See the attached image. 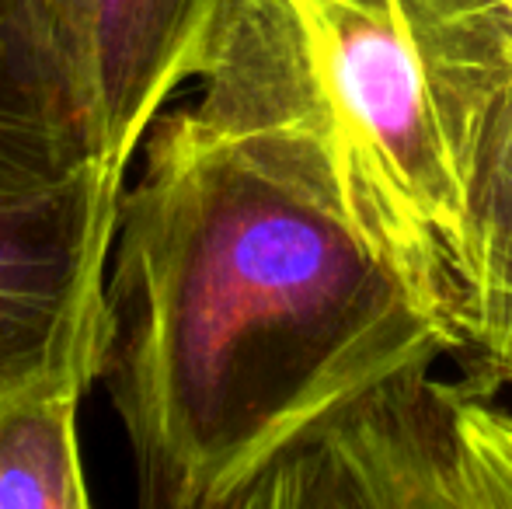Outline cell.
Masks as SVG:
<instances>
[{"mask_svg":"<svg viewBox=\"0 0 512 509\" xmlns=\"http://www.w3.org/2000/svg\"><path fill=\"white\" fill-rule=\"evenodd\" d=\"M95 367H56L0 394V509H84L77 412Z\"/></svg>","mask_w":512,"mask_h":509,"instance_id":"obj_8","label":"cell"},{"mask_svg":"<svg viewBox=\"0 0 512 509\" xmlns=\"http://www.w3.org/2000/svg\"><path fill=\"white\" fill-rule=\"evenodd\" d=\"M499 4H502V11H506V18L512 21V0H499Z\"/></svg>","mask_w":512,"mask_h":509,"instance_id":"obj_10","label":"cell"},{"mask_svg":"<svg viewBox=\"0 0 512 509\" xmlns=\"http://www.w3.org/2000/svg\"><path fill=\"white\" fill-rule=\"evenodd\" d=\"M91 157L126 175L168 98L196 77L223 0H39Z\"/></svg>","mask_w":512,"mask_h":509,"instance_id":"obj_5","label":"cell"},{"mask_svg":"<svg viewBox=\"0 0 512 509\" xmlns=\"http://www.w3.org/2000/svg\"><path fill=\"white\" fill-rule=\"evenodd\" d=\"M464 381L418 367L345 408L265 468L234 509H471L460 405Z\"/></svg>","mask_w":512,"mask_h":509,"instance_id":"obj_3","label":"cell"},{"mask_svg":"<svg viewBox=\"0 0 512 509\" xmlns=\"http://www.w3.org/2000/svg\"><path fill=\"white\" fill-rule=\"evenodd\" d=\"M192 81L199 133L338 217L457 325L474 157L512 88L499 0H223Z\"/></svg>","mask_w":512,"mask_h":509,"instance_id":"obj_2","label":"cell"},{"mask_svg":"<svg viewBox=\"0 0 512 509\" xmlns=\"http://www.w3.org/2000/svg\"><path fill=\"white\" fill-rule=\"evenodd\" d=\"M122 182L91 157L49 189L0 199V394L56 367L98 370Z\"/></svg>","mask_w":512,"mask_h":509,"instance_id":"obj_4","label":"cell"},{"mask_svg":"<svg viewBox=\"0 0 512 509\" xmlns=\"http://www.w3.org/2000/svg\"><path fill=\"white\" fill-rule=\"evenodd\" d=\"M495 394L499 387L481 374L467 377L460 429L471 509H512V412Z\"/></svg>","mask_w":512,"mask_h":509,"instance_id":"obj_9","label":"cell"},{"mask_svg":"<svg viewBox=\"0 0 512 509\" xmlns=\"http://www.w3.org/2000/svg\"><path fill=\"white\" fill-rule=\"evenodd\" d=\"M457 325L474 374L512 387V88L499 98L471 171L457 262Z\"/></svg>","mask_w":512,"mask_h":509,"instance_id":"obj_7","label":"cell"},{"mask_svg":"<svg viewBox=\"0 0 512 509\" xmlns=\"http://www.w3.org/2000/svg\"><path fill=\"white\" fill-rule=\"evenodd\" d=\"M102 286L105 381L147 509L241 492L380 384L464 353L356 231L161 112Z\"/></svg>","mask_w":512,"mask_h":509,"instance_id":"obj_1","label":"cell"},{"mask_svg":"<svg viewBox=\"0 0 512 509\" xmlns=\"http://www.w3.org/2000/svg\"><path fill=\"white\" fill-rule=\"evenodd\" d=\"M88 161L39 0H0V199L49 189Z\"/></svg>","mask_w":512,"mask_h":509,"instance_id":"obj_6","label":"cell"}]
</instances>
